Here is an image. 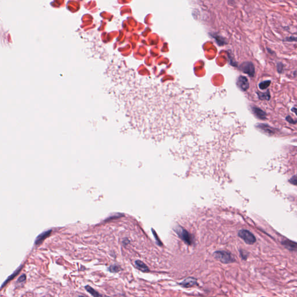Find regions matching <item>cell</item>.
<instances>
[{
	"instance_id": "8992f818",
	"label": "cell",
	"mask_w": 297,
	"mask_h": 297,
	"mask_svg": "<svg viewBox=\"0 0 297 297\" xmlns=\"http://www.w3.org/2000/svg\"><path fill=\"white\" fill-rule=\"evenodd\" d=\"M51 232H52V230H49L44 231L43 233H41L39 235L37 236V237L36 238V239L35 240V244L37 245H39V244H41L48 236H49L50 235Z\"/></svg>"
},
{
	"instance_id": "4fadbf2b",
	"label": "cell",
	"mask_w": 297,
	"mask_h": 297,
	"mask_svg": "<svg viewBox=\"0 0 297 297\" xmlns=\"http://www.w3.org/2000/svg\"><path fill=\"white\" fill-rule=\"evenodd\" d=\"M108 270L111 273H117L121 270V268L117 265H112L108 268Z\"/></svg>"
},
{
	"instance_id": "277c9868",
	"label": "cell",
	"mask_w": 297,
	"mask_h": 297,
	"mask_svg": "<svg viewBox=\"0 0 297 297\" xmlns=\"http://www.w3.org/2000/svg\"><path fill=\"white\" fill-rule=\"evenodd\" d=\"M242 69L244 73H247L250 76H253L254 74V66L251 62L244 63L242 65Z\"/></svg>"
},
{
	"instance_id": "7c38bea8",
	"label": "cell",
	"mask_w": 297,
	"mask_h": 297,
	"mask_svg": "<svg viewBox=\"0 0 297 297\" xmlns=\"http://www.w3.org/2000/svg\"><path fill=\"white\" fill-rule=\"evenodd\" d=\"M85 290L92 296H94V297L101 296V295L100 294H99L96 290H95L92 287H91L90 285H87L85 287Z\"/></svg>"
},
{
	"instance_id": "3957f363",
	"label": "cell",
	"mask_w": 297,
	"mask_h": 297,
	"mask_svg": "<svg viewBox=\"0 0 297 297\" xmlns=\"http://www.w3.org/2000/svg\"><path fill=\"white\" fill-rule=\"evenodd\" d=\"M238 236L247 244L251 245L256 242V236L250 231L246 229L240 230L238 233Z\"/></svg>"
},
{
	"instance_id": "9c48e42d",
	"label": "cell",
	"mask_w": 297,
	"mask_h": 297,
	"mask_svg": "<svg viewBox=\"0 0 297 297\" xmlns=\"http://www.w3.org/2000/svg\"><path fill=\"white\" fill-rule=\"evenodd\" d=\"M238 85L242 90L245 91L248 89L249 84L247 78L244 77H240L238 80Z\"/></svg>"
},
{
	"instance_id": "7a4b0ae2",
	"label": "cell",
	"mask_w": 297,
	"mask_h": 297,
	"mask_svg": "<svg viewBox=\"0 0 297 297\" xmlns=\"http://www.w3.org/2000/svg\"><path fill=\"white\" fill-rule=\"evenodd\" d=\"M174 230L178 236L188 245H191L193 243V239L190 234L186 229L180 226H176Z\"/></svg>"
},
{
	"instance_id": "ba28073f",
	"label": "cell",
	"mask_w": 297,
	"mask_h": 297,
	"mask_svg": "<svg viewBox=\"0 0 297 297\" xmlns=\"http://www.w3.org/2000/svg\"><path fill=\"white\" fill-rule=\"evenodd\" d=\"M135 265L136 267L139 270H141L143 272H148L150 270L148 266L144 262L140 260L135 261Z\"/></svg>"
},
{
	"instance_id": "8fae6325",
	"label": "cell",
	"mask_w": 297,
	"mask_h": 297,
	"mask_svg": "<svg viewBox=\"0 0 297 297\" xmlns=\"http://www.w3.org/2000/svg\"><path fill=\"white\" fill-rule=\"evenodd\" d=\"M22 266H20L19 268H18L17 270H16V271L14 272V273H12V275H11L9 277H8V279H7V280H6V281H5V282L3 283V284L2 285L1 288H2V287H3L5 285H6L7 283L9 281H11V280H12V279H14V277H16V276L19 274V273L20 272V270L22 269Z\"/></svg>"
},
{
	"instance_id": "52a82bcc",
	"label": "cell",
	"mask_w": 297,
	"mask_h": 297,
	"mask_svg": "<svg viewBox=\"0 0 297 297\" xmlns=\"http://www.w3.org/2000/svg\"><path fill=\"white\" fill-rule=\"evenodd\" d=\"M197 283V281L195 279L192 278V277H189L184 280L182 283H180V285H181L182 287H185V288H189L191 287Z\"/></svg>"
},
{
	"instance_id": "30bf717a",
	"label": "cell",
	"mask_w": 297,
	"mask_h": 297,
	"mask_svg": "<svg viewBox=\"0 0 297 297\" xmlns=\"http://www.w3.org/2000/svg\"><path fill=\"white\" fill-rule=\"evenodd\" d=\"M213 36V38L215 39V40L216 41L217 44L221 46V45H225V44H226V42L225 41V39L223 37H222V36H221L219 35H218V34H216V35L214 34Z\"/></svg>"
},
{
	"instance_id": "ac0fdd59",
	"label": "cell",
	"mask_w": 297,
	"mask_h": 297,
	"mask_svg": "<svg viewBox=\"0 0 297 297\" xmlns=\"http://www.w3.org/2000/svg\"><path fill=\"white\" fill-rule=\"evenodd\" d=\"M26 280V276L25 274L23 275H22L18 279V282H22L23 281H25Z\"/></svg>"
},
{
	"instance_id": "9a60e30c",
	"label": "cell",
	"mask_w": 297,
	"mask_h": 297,
	"mask_svg": "<svg viewBox=\"0 0 297 297\" xmlns=\"http://www.w3.org/2000/svg\"><path fill=\"white\" fill-rule=\"evenodd\" d=\"M269 84V82H267V81H265V82H262L261 83L260 85H259V87L261 88V89H265L266 88L268 85Z\"/></svg>"
},
{
	"instance_id": "2e32d148",
	"label": "cell",
	"mask_w": 297,
	"mask_h": 297,
	"mask_svg": "<svg viewBox=\"0 0 297 297\" xmlns=\"http://www.w3.org/2000/svg\"><path fill=\"white\" fill-rule=\"evenodd\" d=\"M290 182L294 185H297V177L296 176L294 175L290 179Z\"/></svg>"
},
{
	"instance_id": "5bb4252c",
	"label": "cell",
	"mask_w": 297,
	"mask_h": 297,
	"mask_svg": "<svg viewBox=\"0 0 297 297\" xmlns=\"http://www.w3.org/2000/svg\"><path fill=\"white\" fill-rule=\"evenodd\" d=\"M151 230H152V231H153V235H154V238H155V239H156V242H157V244L159 245H162V243L161 242V241L160 240V239H159L158 236H157V233H156V231L154 230L153 229H151Z\"/></svg>"
},
{
	"instance_id": "6da1fadb",
	"label": "cell",
	"mask_w": 297,
	"mask_h": 297,
	"mask_svg": "<svg viewBox=\"0 0 297 297\" xmlns=\"http://www.w3.org/2000/svg\"><path fill=\"white\" fill-rule=\"evenodd\" d=\"M214 256L216 259L225 264L233 263L236 261L234 256L226 251H216L214 253Z\"/></svg>"
},
{
	"instance_id": "e0dca14e",
	"label": "cell",
	"mask_w": 297,
	"mask_h": 297,
	"mask_svg": "<svg viewBox=\"0 0 297 297\" xmlns=\"http://www.w3.org/2000/svg\"><path fill=\"white\" fill-rule=\"evenodd\" d=\"M284 41H290V42H292V41H297V39L296 37H293V36H291V37H287L285 38Z\"/></svg>"
},
{
	"instance_id": "5b68a950",
	"label": "cell",
	"mask_w": 297,
	"mask_h": 297,
	"mask_svg": "<svg viewBox=\"0 0 297 297\" xmlns=\"http://www.w3.org/2000/svg\"><path fill=\"white\" fill-rule=\"evenodd\" d=\"M282 244L284 245V247L287 248V250L291 251H297V243L294 242L293 241H291L289 240H284Z\"/></svg>"
}]
</instances>
